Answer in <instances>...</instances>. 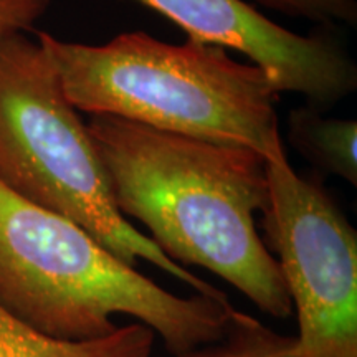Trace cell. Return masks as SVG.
Here are the masks:
<instances>
[{"instance_id": "obj_1", "label": "cell", "mask_w": 357, "mask_h": 357, "mask_svg": "<svg viewBox=\"0 0 357 357\" xmlns=\"http://www.w3.org/2000/svg\"><path fill=\"white\" fill-rule=\"evenodd\" d=\"M88 129L124 217L177 265L208 270L270 318H291L278 261L258 231L268 199L260 154L114 116H91Z\"/></svg>"}, {"instance_id": "obj_2", "label": "cell", "mask_w": 357, "mask_h": 357, "mask_svg": "<svg viewBox=\"0 0 357 357\" xmlns=\"http://www.w3.org/2000/svg\"><path fill=\"white\" fill-rule=\"evenodd\" d=\"M0 307L61 341L116 331L114 316L153 329L171 354L225 336L236 307L225 293L181 296L128 265L68 218L0 182Z\"/></svg>"}, {"instance_id": "obj_3", "label": "cell", "mask_w": 357, "mask_h": 357, "mask_svg": "<svg viewBox=\"0 0 357 357\" xmlns=\"http://www.w3.org/2000/svg\"><path fill=\"white\" fill-rule=\"evenodd\" d=\"M37 37L78 111L245 147L265 160L287 158L280 93L265 70L235 60L227 48L194 38L171 45L144 32L102 45L63 42L47 32Z\"/></svg>"}, {"instance_id": "obj_4", "label": "cell", "mask_w": 357, "mask_h": 357, "mask_svg": "<svg viewBox=\"0 0 357 357\" xmlns=\"http://www.w3.org/2000/svg\"><path fill=\"white\" fill-rule=\"evenodd\" d=\"M0 182L77 223L128 265L149 261L194 293L223 294L123 215L88 124L66 98L52 58L24 32L0 37Z\"/></svg>"}, {"instance_id": "obj_5", "label": "cell", "mask_w": 357, "mask_h": 357, "mask_svg": "<svg viewBox=\"0 0 357 357\" xmlns=\"http://www.w3.org/2000/svg\"><path fill=\"white\" fill-rule=\"evenodd\" d=\"M265 245L298 318V357H357V231L316 177L266 160Z\"/></svg>"}, {"instance_id": "obj_6", "label": "cell", "mask_w": 357, "mask_h": 357, "mask_svg": "<svg viewBox=\"0 0 357 357\" xmlns=\"http://www.w3.org/2000/svg\"><path fill=\"white\" fill-rule=\"evenodd\" d=\"M162 13L189 38L242 53L268 73L278 93L305 96L326 111L357 89V66L339 40L300 35L245 0H134Z\"/></svg>"}, {"instance_id": "obj_7", "label": "cell", "mask_w": 357, "mask_h": 357, "mask_svg": "<svg viewBox=\"0 0 357 357\" xmlns=\"http://www.w3.org/2000/svg\"><path fill=\"white\" fill-rule=\"evenodd\" d=\"M154 341L153 329L137 321L108 336L61 341L26 328L0 307V357H153Z\"/></svg>"}, {"instance_id": "obj_8", "label": "cell", "mask_w": 357, "mask_h": 357, "mask_svg": "<svg viewBox=\"0 0 357 357\" xmlns=\"http://www.w3.org/2000/svg\"><path fill=\"white\" fill-rule=\"evenodd\" d=\"M288 141L318 171L357 185V121L305 105L288 114Z\"/></svg>"}, {"instance_id": "obj_9", "label": "cell", "mask_w": 357, "mask_h": 357, "mask_svg": "<svg viewBox=\"0 0 357 357\" xmlns=\"http://www.w3.org/2000/svg\"><path fill=\"white\" fill-rule=\"evenodd\" d=\"M171 357H298L296 339L276 333L263 321L235 310L225 336Z\"/></svg>"}, {"instance_id": "obj_10", "label": "cell", "mask_w": 357, "mask_h": 357, "mask_svg": "<svg viewBox=\"0 0 357 357\" xmlns=\"http://www.w3.org/2000/svg\"><path fill=\"white\" fill-rule=\"evenodd\" d=\"M260 6L289 17L318 22L323 25H356V0H255Z\"/></svg>"}, {"instance_id": "obj_11", "label": "cell", "mask_w": 357, "mask_h": 357, "mask_svg": "<svg viewBox=\"0 0 357 357\" xmlns=\"http://www.w3.org/2000/svg\"><path fill=\"white\" fill-rule=\"evenodd\" d=\"M50 3L52 0H0V37L29 30Z\"/></svg>"}]
</instances>
